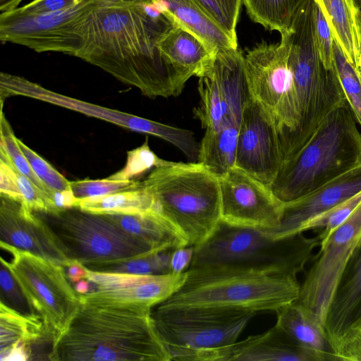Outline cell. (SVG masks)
<instances>
[{
    "mask_svg": "<svg viewBox=\"0 0 361 361\" xmlns=\"http://www.w3.org/2000/svg\"><path fill=\"white\" fill-rule=\"evenodd\" d=\"M357 6L361 9V0H355Z\"/></svg>",
    "mask_w": 361,
    "mask_h": 361,
    "instance_id": "cell-51",
    "label": "cell"
},
{
    "mask_svg": "<svg viewBox=\"0 0 361 361\" xmlns=\"http://www.w3.org/2000/svg\"><path fill=\"white\" fill-rule=\"evenodd\" d=\"M49 197L55 212L78 206L79 200L75 197L71 189L50 190Z\"/></svg>",
    "mask_w": 361,
    "mask_h": 361,
    "instance_id": "cell-45",
    "label": "cell"
},
{
    "mask_svg": "<svg viewBox=\"0 0 361 361\" xmlns=\"http://www.w3.org/2000/svg\"><path fill=\"white\" fill-rule=\"evenodd\" d=\"M58 361H171L152 308L80 300L67 329L54 341Z\"/></svg>",
    "mask_w": 361,
    "mask_h": 361,
    "instance_id": "cell-2",
    "label": "cell"
},
{
    "mask_svg": "<svg viewBox=\"0 0 361 361\" xmlns=\"http://www.w3.org/2000/svg\"><path fill=\"white\" fill-rule=\"evenodd\" d=\"M276 324L298 345L338 361L324 324L313 313L295 301L279 309Z\"/></svg>",
    "mask_w": 361,
    "mask_h": 361,
    "instance_id": "cell-22",
    "label": "cell"
},
{
    "mask_svg": "<svg viewBox=\"0 0 361 361\" xmlns=\"http://www.w3.org/2000/svg\"><path fill=\"white\" fill-rule=\"evenodd\" d=\"M329 23L334 40L357 68L361 54V9L355 0H316Z\"/></svg>",
    "mask_w": 361,
    "mask_h": 361,
    "instance_id": "cell-25",
    "label": "cell"
},
{
    "mask_svg": "<svg viewBox=\"0 0 361 361\" xmlns=\"http://www.w3.org/2000/svg\"><path fill=\"white\" fill-rule=\"evenodd\" d=\"M0 243L67 267L64 255L46 224L24 203L1 195Z\"/></svg>",
    "mask_w": 361,
    "mask_h": 361,
    "instance_id": "cell-16",
    "label": "cell"
},
{
    "mask_svg": "<svg viewBox=\"0 0 361 361\" xmlns=\"http://www.w3.org/2000/svg\"><path fill=\"white\" fill-rule=\"evenodd\" d=\"M87 1H132L135 0H86ZM142 1H148V0H142Z\"/></svg>",
    "mask_w": 361,
    "mask_h": 361,
    "instance_id": "cell-49",
    "label": "cell"
},
{
    "mask_svg": "<svg viewBox=\"0 0 361 361\" xmlns=\"http://www.w3.org/2000/svg\"><path fill=\"white\" fill-rule=\"evenodd\" d=\"M192 361H326L292 341L276 325L244 340L195 355Z\"/></svg>",
    "mask_w": 361,
    "mask_h": 361,
    "instance_id": "cell-18",
    "label": "cell"
},
{
    "mask_svg": "<svg viewBox=\"0 0 361 361\" xmlns=\"http://www.w3.org/2000/svg\"><path fill=\"white\" fill-rule=\"evenodd\" d=\"M219 180L221 221L265 230L279 226L284 202L269 187L235 166Z\"/></svg>",
    "mask_w": 361,
    "mask_h": 361,
    "instance_id": "cell-13",
    "label": "cell"
},
{
    "mask_svg": "<svg viewBox=\"0 0 361 361\" xmlns=\"http://www.w3.org/2000/svg\"><path fill=\"white\" fill-rule=\"evenodd\" d=\"M54 334L46 326L41 317H25L0 302L1 361L19 342H23L30 353L32 345L54 342Z\"/></svg>",
    "mask_w": 361,
    "mask_h": 361,
    "instance_id": "cell-27",
    "label": "cell"
},
{
    "mask_svg": "<svg viewBox=\"0 0 361 361\" xmlns=\"http://www.w3.org/2000/svg\"><path fill=\"white\" fill-rule=\"evenodd\" d=\"M171 161L159 157L149 147L148 139L138 147L127 152L125 166L107 178L114 180H131L151 169L169 164Z\"/></svg>",
    "mask_w": 361,
    "mask_h": 361,
    "instance_id": "cell-35",
    "label": "cell"
},
{
    "mask_svg": "<svg viewBox=\"0 0 361 361\" xmlns=\"http://www.w3.org/2000/svg\"><path fill=\"white\" fill-rule=\"evenodd\" d=\"M310 0H242L250 18L269 30L282 33L290 28Z\"/></svg>",
    "mask_w": 361,
    "mask_h": 361,
    "instance_id": "cell-29",
    "label": "cell"
},
{
    "mask_svg": "<svg viewBox=\"0 0 361 361\" xmlns=\"http://www.w3.org/2000/svg\"><path fill=\"white\" fill-rule=\"evenodd\" d=\"M83 0H34L20 7L27 14H43L63 11L79 5Z\"/></svg>",
    "mask_w": 361,
    "mask_h": 361,
    "instance_id": "cell-42",
    "label": "cell"
},
{
    "mask_svg": "<svg viewBox=\"0 0 361 361\" xmlns=\"http://www.w3.org/2000/svg\"><path fill=\"white\" fill-rule=\"evenodd\" d=\"M314 28L315 41L320 58L327 69H333L334 67V38L322 9L316 0H314Z\"/></svg>",
    "mask_w": 361,
    "mask_h": 361,
    "instance_id": "cell-40",
    "label": "cell"
},
{
    "mask_svg": "<svg viewBox=\"0 0 361 361\" xmlns=\"http://www.w3.org/2000/svg\"><path fill=\"white\" fill-rule=\"evenodd\" d=\"M360 190L361 164L313 191L284 202L279 226L267 231L276 239L300 233L302 226L311 219Z\"/></svg>",
    "mask_w": 361,
    "mask_h": 361,
    "instance_id": "cell-17",
    "label": "cell"
},
{
    "mask_svg": "<svg viewBox=\"0 0 361 361\" xmlns=\"http://www.w3.org/2000/svg\"><path fill=\"white\" fill-rule=\"evenodd\" d=\"M142 185L155 209L185 236L189 246L207 240L221 221L219 177L198 162H174L152 169Z\"/></svg>",
    "mask_w": 361,
    "mask_h": 361,
    "instance_id": "cell-6",
    "label": "cell"
},
{
    "mask_svg": "<svg viewBox=\"0 0 361 361\" xmlns=\"http://www.w3.org/2000/svg\"><path fill=\"white\" fill-rule=\"evenodd\" d=\"M0 126V159H2L19 173L25 176L49 197L50 190L37 177L32 169L18 144L17 137L15 136L11 125L4 116L2 107Z\"/></svg>",
    "mask_w": 361,
    "mask_h": 361,
    "instance_id": "cell-32",
    "label": "cell"
},
{
    "mask_svg": "<svg viewBox=\"0 0 361 361\" xmlns=\"http://www.w3.org/2000/svg\"><path fill=\"white\" fill-rule=\"evenodd\" d=\"M76 291L80 295L85 294L88 292L90 289V285L88 281L83 279L78 282L75 283V286H74Z\"/></svg>",
    "mask_w": 361,
    "mask_h": 361,
    "instance_id": "cell-48",
    "label": "cell"
},
{
    "mask_svg": "<svg viewBox=\"0 0 361 361\" xmlns=\"http://www.w3.org/2000/svg\"><path fill=\"white\" fill-rule=\"evenodd\" d=\"M25 95L36 99L73 109L137 133H147L158 137L174 145L176 147H180L186 140L187 133L184 128L173 127L137 116L77 100L74 98L50 91L35 82H31L27 86L25 90Z\"/></svg>",
    "mask_w": 361,
    "mask_h": 361,
    "instance_id": "cell-19",
    "label": "cell"
},
{
    "mask_svg": "<svg viewBox=\"0 0 361 361\" xmlns=\"http://www.w3.org/2000/svg\"><path fill=\"white\" fill-rule=\"evenodd\" d=\"M197 90L200 100L193 114L205 130H216L225 120L235 118L229 115L228 105L211 68L199 78Z\"/></svg>",
    "mask_w": 361,
    "mask_h": 361,
    "instance_id": "cell-30",
    "label": "cell"
},
{
    "mask_svg": "<svg viewBox=\"0 0 361 361\" xmlns=\"http://www.w3.org/2000/svg\"><path fill=\"white\" fill-rule=\"evenodd\" d=\"M357 69H358L359 72L361 74V54H360V56L359 57V59H358Z\"/></svg>",
    "mask_w": 361,
    "mask_h": 361,
    "instance_id": "cell-50",
    "label": "cell"
},
{
    "mask_svg": "<svg viewBox=\"0 0 361 361\" xmlns=\"http://www.w3.org/2000/svg\"><path fill=\"white\" fill-rule=\"evenodd\" d=\"M334 66L350 106L361 127V74L347 59L337 42H334Z\"/></svg>",
    "mask_w": 361,
    "mask_h": 361,
    "instance_id": "cell-33",
    "label": "cell"
},
{
    "mask_svg": "<svg viewBox=\"0 0 361 361\" xmlns=\"http://www.w3.org/2000/svg\"><path fill=\"white\" fill-rule=\"evenodd\" d=\"M0 194L21 202L16 170L0 159Z\"/></svg>",
    "mask_w": 361,
    "mask_h": 361,
    "instance_id": "cell-43",
    "label": "cell"
},
{
    "mask_svg": "<svg viewBox=\"0 0 361 361\" xmlns=\"http://www.w3.org/2000/svg\"><path fill=\"white\" fill-rule=\"evenodd\" d=\"M152 317L171 360L192 361L200 352L231 345L257 314L219 307L161 308Z\"/></svg>",
    "mask_w": 361,
    "mask_h": 361,
    "instance_id": "cell-8",
    "label": "cell"
},
{
    "mask_svg": "<svg viewBox=\"0 0 361 361\" xmlns=\"http://www.w3.org/2000/svg\"><path fill=\"white\" fill-rule=\"evenodd\" d=\"M361 320V246L336 286L324 326L334 348L349 328Z\"/></svg>",
    "mask_w": 361,
    "mask_h": 361,
    "instance_id": "cell-20",
    "label": "cell"
},
{
    "mask_svg": "<svg viewBox=\"0 0 361 361\" xmlns=\"http://www.w3.org/2000/svg\"><path fill=\"white\" fill-rule=\"evenodd\" d=\"M183 273L133 274L93 271L86 269L90 285L87 293L80 295L81 300L137 305L152 308L174 294L184 283Z\"/></svg>",
    "mask_w": 361,
    "mask_h": 361,
    "instance_id": "cell-15",
    "label": "cell"
},
{
    "mask_svg": "<svg viewBox=\"0 0 361 361\" xmlns=\"http://www.w3.org/2000/svg\"><path fill=\"white\" fill-rule=\"evenodd\" d=\"M361 246V204L329 236L321 242L312 267L295 300L324 324L338 283Z\"/></svg>",
    "mask_w": 361,
    "mask_h": 361,
    "instance_id": "cell-12",
    "label": "cell"
},
{
    "mask_svg": "<svg viewBox=\"0 0 361 361\" xmlns=\"http://www.w3.org/2000/svg\"><path fill=\"white\" fill-rule=\"evenodd\" d=\"M193 255V246L187 245L174 249L171 257V272L183 273L186 271L190 266Z\"/></svg>",
    "mask_w": 361,
    "mask_h": 361,
    "instance_id": "cell-44",
    "label": "cell"
},
{
    "mask_svg": "<svg viewBox=\"0 0 361 361\" xmlns=\"http://www.w3.org/2000/svg\"><path fill=\"white\" fill-rule=\"evenodd\" d=\"M200 8L234 42L242 0H194Z\"/></svg>",
    "mask_w": 361,
    "mask_h": 361,
    "instance_id": "cell-36",
    "label": "cell"
},
{
    "mask_svg": "<svg viewBox=\"0 0 361 361\" xmlns=\"http://www.w3.org/2000/svg\"><path fill=\"white\" fill-rule=\"evenodd\" d=\"M118 226L154 250L176 249L188 245L182 232L157 211L124 214H104Z\"/></svg>",
    "mask_w": 361,
    "mask_h": 361,
    "instance_id": "cell-24",
    "label": "cell"
},
{
    "mask_svg": "<svg viewBox=\"0 0 361 361\" xmlns=\"http://www.w3.org/2000/svg\"><path fill=\"white\" fill-rule=\"evenodd\" d=\"M23 0H0L1 13L15 10Z\"/></svg>",
    "mask_w": 361,
    "mask_h": 361,
    "instance_id": "cell-47",
    "label": "cell"
},
{
    "mask_svg": "<svg viewBox=\"0 0 361 361\" xmlns=\"http://www.w3.org/2000/svg\"><path fill=\"white\" fill-rule=\"evenodd\" d=\"M360 204L361 190L330 209L311 219L302 226L300 232L321 230L318 235L322 242L342 224Z\"/></svg>",
    "mask_w": 361,
    "mask_h": 361,
    "instance_id": "cell-34",
    "label": "cell"
},
{
    "mask_svg": "<svg viewBox=\"0 0 361 361\" xmlns=\"http://www.w3.org/2000/svg\"><path fill=\"white\" fill-rule=\"evenodd\" d=\"M360 82H361V77H360Z\"/></svg>",
    "mask_w": 361,
    "mask_h": 361,
    "instance_id": "cell-52",
    "label": "cell"
},
{
    "mask_svg": "<svg viewBox=\"0 0 361 361\" xmlns=\"http://www.w3.org/2000/svg\"><path fill=\"white\" fill-rule=\"evenodd\" d=\"M158 47L165 60L187 80L202 76L216 56L200 39L176 24L160 39Z\"/></svg>",
    "mask_w": 361,
    "mask_h": 361,
    "instance_id": "cell-21",
    "label": "cell"
},
{
    "mask_svg": "<svg viewBox=\"0 0 361 361\" xmlns=\"http://www.w3.org/2000/svg\"><path fill=\"white\" fill-rule=\"evenodd\" d=\"M335 350L338 361H361V320L349 328Z\"/></svg>",
    "mask_w": 361,
    "mask_h": 361,
    "instance_id": "cell-41",
    "label": "cell"
},
{
    "mask_svg": "<svg viewBox=\"0 0 361 361\" xmlns=\"http://www.w3.org/2000/svg\"><path fill=\"white\" fill-rule=\"evenodd\" d=\"M240 121L225 120L218 129L205 130L200 143L197 162L218 177L235 166Z\"/></svg>",
    "mask_w": 361,
    "mask_h": 361,
    "instance_id": "cell-26",
    "label": "cell"
},
{
    "mask_svg": "<svg viewBox=\"0 0 361 361\" xmlns=\"http://www.w3.org/2000/svg\"><path fill=\"white\" fill-rule=\"evenodd\" d=\"M18 144L37 177L50 190H70L71 181L20 139Z\"/></svg>",
    "mask_w": 361,
    "mask_h": 361,
    "instance_id": "cell-39",
    "label": "cell"
},
{
    "mask_svg": "<svg viewBox=\"0 0 361 361\" xmlns=\"http://www.w3.org/2000/svg\"><path fill=\"white\" fill-rule=\"evenodd\" d=\"M0 286L1 303L25 317H40L2 257H1Z\"/></svg>",
    "mask_w": 361,
    "mask_h": 361,
    "instance_id": "cell-37",
    "label": "cell"
},
{
    "mask_svg": "<svg viewBox=\"0 0 361 361\" xmlns=\"http://www.w3.org/2000/svg\"><path fill=\"white\" fill-rule=\"evenodd\" d=\"M78 207L86 212L102 214H135L157 211L153 196L143 185L133 190L80 200Z\"/></svg>",
    "mask_w": 361,
    "mask_h": 361,
    "instance_id": "cell-28",
    "label": "cell"
},
{
    "mask_svg": "<svg viewBox=\"0 0 361 361\" xmlns=\"http://www.w3.org/2000/svg\"><path fill=\"white\" fill-rule=\"evenodd\" d=\"M67 275L73 283L85 279L86 268L78 263H73L67 267Z\"/></svg>",
    "mask_w": 361,
    "mask_h": 361,
    "instance_id": "cell-46",
    "label": "cell"
},
{
    "mask_svg": "<svg viewBox=\"0 0 361 361\" xmlns=\"http://www.w3.org/2000/svg\"><path fill=\"white\" fill-rule=\"evenodd\" d=\"M33 212L48 227L71 264L89 270L158 251L126 233L104 214L78 207Z\"/></svg>",
    "mask_w": 361,
    "mask_h": 361,
    "instance_id": "cell-7",
    "label": "cell"
},
{
    "mask_svg": "<svg viewBox=\"0 0 361 361\" xmlns=\"http://www.w3.org/2000/svg\"><path fill=\"white\" fill-rule=\"evenodd\" d=\"M173 250L153 251L141 256L99 266L90 269V271L133 274H163L169 273L171 272V257Z\"/></svg>",
    "mask_w": 361,
    "mask_h": 361,
    "instance_id": "cell-31",
    "label": "cell"
},
{
    "mask_svg": "<svg viewBox=\"0 0 361 361\" xmlns=\"http://www.w3.org/2000/svg\"><path fill=\"white\" fill-rule=\"evenodd\" d=\"M348 104L331 111L284 161L270 188L282 202L305 195L361 164V132Z\"/></svg>",
    "mask_w": 361,
    "mask_h": 361,
    "instance_id": "cell-4",
    "label": "cell"
},
{
    "mask_svg": "<svg viewBox=\"0 0 361 361\" xmlns=\"http://www.w3.org/2000/svg\"><path fill=\"white\" fill-rule=\"evenodd\" d=\"M11 255L6 265L55 339L68 326L80 305L64 267L53 261L0 243Z\"/></svg>",
    "mask_w": 361,
    "mask_h": 361,
    "instance_id": "cell-9",
    "label": "cell"
},
{
    "mask_svg": "<svg viewBox=\"0 0 361 361\" xmlns=\"http://www.w3.org/2000/svg\"><path fill=\"white\" fill-rule=\"evenodd\" d=\"M320 243L318 235L307 238L300 233L276 239L265 229L220 221L207 240L194 247L189 269L219 266L297 276L314 259Z\"/></svg>",
    "mask_w": 361,
    "mask_h": 361,
    "instance_id": "cell-5",
    "label": "cell"
},
{
    "mask_svg": "<svg viewBox=\"0 0 361 361\" xmlns=\"http://www.w3.org/2000/svg\"><path fill=\"white\" fill-rule=\"evenodd\" d=\"M90 8V4L83 0L56 13L27 14L19 8L1 13L0 40L39 53L54 51L75 56L85 41Z\"/></svg>",
    "mask_w": 361,
    "mask_h": 361,
    "instance_id": "cell-11",
    "label": "cell"
},
{
    "mask_svg": "<svg viewBox=\"0 0 361 361\" xmlns=\"http://www.w3.org/2000/svg\"><path fill=\"white\" fill-rule=\"evenodd\" d=\"M87 2L91 8L85 41L76 57L149 98L181 94L188 80L158 47L175 24L167 16L150 0Z\"/></svg>",
    "mask_w": 361,
    "mask_h": 361,
    "instance_id": "cell-1",
    "label": "cell"
},
{
    "mask_svg": "<svg viewBox=\"0 0 361 361\" xmlns=\"http://www.w3.org/2000/svg\"><path fill=\"white\" fill-rule=\"evenodd\" d=\"M281 165V149L274 121L251 97L242 114L235 166L270 188Z\"/></svg>",
    "mask_w": 361,
    "mask_h": 361,
    "instance_id": "cell-14",
    "label": "cell"
},
{
    "mask_svg": "<svg viewBox=\"0 0 361 361\" xmlns=\"http://www.w3.org/2000/svg\"><path fill=\"white\" fill-rule=\"evenodd\" d=\"M150 1L175 24L200 39L214 53L238 48V42L232 40L194 0Z\"/></svg>",
    "mask_w": 361,
    "mask_h": 361,
    "instance_id": "cell-23",
    "label": "cell"
},
{
    "mask_svg": "<svg viewBox=\"0 0 361 361\" xmlns=\"http://www.w3.org/2000/svg\"><path fill=\"white\" fill-rule=\"evenodd\" d=\"M251 96L271 114L283 157L299 121L297 97L286 45L262 42L245 56Z\"/></svg>",
    "mask_w": 361,
    "mask_h": 361,
    "instance_id": "cell-10",
    "label": "cell"
},
{
    "mask_svg": "<svg viewBox=\"0 0 361 361\" xmlns=\"http://www.w3.org/2000/svg\"><path fill=\"white\" fill-rule=\"evenodd\" d=\"M71 189L78 200L103 196L117 192L133 190L142 186V181L114 180L107 178L91 180L85 178L71 181Z\"/></svg>",
    "mask_w": 361,
    "mask_h": 361,
    "instance_id": "cell-38",
    "label": "cell"
},
{
    "mask_svg": "<svg viewBox=\"0 0 361 361\" xmlns=\"http://www.w3.org/2000/svg\"><path fill=\"white\" fill-rule=\"evenodd\" d=\"M186 273L182 286L155 306L276 312L298 298L300 286L296 276L239 268L202 266L190 268Z\"/></svg>",
    "mask_w": 361,
    "mask_h": 361,
    "instance_id": "cell-3",
    "label": "cell"
}]
</instances>
